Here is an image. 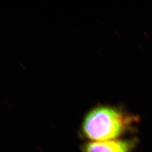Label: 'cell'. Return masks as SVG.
<instances>
[{"instance_id": "6da1fadb", "label": "cell", "mask_w": 152, "mask_h": 152, "mask_svg": "<svg viewBox=\"0 0 152 152\" xmlns=\"http://www.w3.org/2000/svg\"><path fill=\"white\" fill-rule=\"evenodd\" d=\"M139 121L136 115L123 109L99 105L91 109L84 116L80 129L82 138L90 141L118 139Z\"/></svg>"}, {"instance_id": "7a4b0ae2", "label": "cell", "mask_w": 152, "mask_h": 152, "mask_svg": "<svg viewBox=\"0 0 152 152\" xmlns=\"http://www.w3.org/2000/svg\"><path fill=\"white\" fill-rule=\"evenodd\" d=\"M138 144L136 138L87 141L81 147L82 152H132Z\"/></svg>"}]
</instances>
